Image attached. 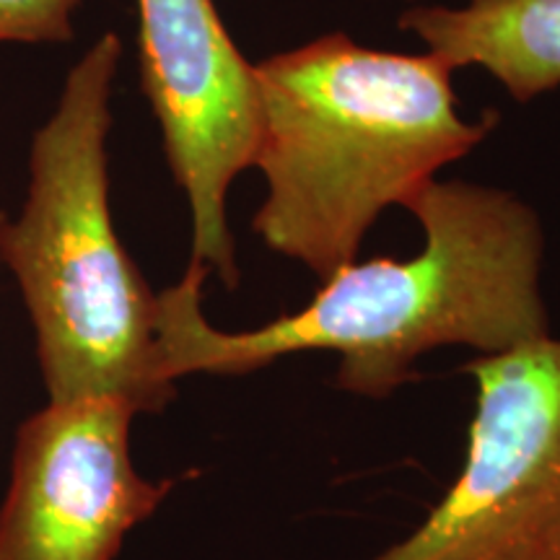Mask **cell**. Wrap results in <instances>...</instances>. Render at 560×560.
<instances>
[{
  "instance_id": "1",
  "label": "cell",
  "mask_w": 560,
  "mask_h": 560,
  "mask_svg": "<svg viewBox=\"0 0 560 560\" xmlns=\"http://www.w3.org/2000/svg\"><path fill=\"white\" fill-rule=\"evenodd\" d=\"M405 208L423 229L410 260H353L304 310L244 332L215 330L202 314L208 270L187 265L159 293L156 340L172 382L190 374L244 376L293 353H335V384L384 400L416 380V361L441 346L480 355L550 335L540 276L537 210L501 187L433 179Z\"/></svg>"
},
{
  "instance_id": "2",
  "label": "cell",
  "mask_w": 560,
  "mask_h": 560,
  "mask_svg": "<svg viewBox=\"0 0 560 560\" xmlns=\"http://www.w3.org/2000/svg\"><path fill=\"white\" fill-rule=\"evenodd\" d=\"M436 55L363 47L332 32L255 62L260 130L252 166L268 195L252 219L265 247L319 283L359 257L369 229L499 125L459 115Z\"/></svg>"
},
{
  "instance_id": "3",
  "label": "cell",
  "mask_w": 560,
  "mask_h": 560,
  "mask_svg": "<svg viewBox=\"0 0 560 560\" xmlns=\"http://www.w3.org/2000/svg\"><path fill=\"white\" fill-rule=\"evenodd\" d=\"M120 58V37L104 32L70 68L34 132L19 219L0 221V262L30 312L47 400L117 397L156 416L177 397L159 355V293L122 247L109 202Z\"/></svg>"
},
{
  "instance_id": "4",
  "label": "cell",
  "mask_w": 560,
  "mask_h": 560,
  "mask_svg": "<svg viewBox=\"0 0 560 560\" xmlns=\"http://www.w3.org/2000/svg\"><path fill=\"white\" fill-rule=\"evenodd\" d=\"M462 371L478 384L465 467L429 520L374 560H560V340Z\"/></svg>"
},
{
  "instance_id": "5",
  "label": "cell",
  "mask_w": 560,
  "mask_h": 560,
  "mask_svg": "<svg viewBox=\"0 0 560 560\" xmlns=\"http://www.w3.org/2000/svg\"><path fill=\"white\" fill-rule=\"evenodd\" d=\"M140 86L164 138L166 164L192 221V262L240 289L226 198L252 170L260 130L255 66L213 0H136Z\"/></svg>"
},
{
  "instance_id": "6",
  "label": "cell",
  "mask_w": 560,
  "mask_h": 560,
  "mask_svg": "<svg viewBox=\"0 0 560 560\" xmlns=\"http://www.w3.org/2000/svg\"><path fill=\"white\" fill-rule=\"evenodd\" d=\"M138 410L117 397L47 400L16 431L0 506V560H115L177 478L132 465Z\"/></svg>"
},
{
  "instance_id": "7",
  "label": "cell",
  "mask_w": 560,
  "mask_h": 560,
  "mask_svg": "<svg viewBox=\"0 0 560 560\" xmlns=\"http://www.w3.org/2000/svg\"><path fill=\"white\" fill-rule=\"evenodd\" d=\"M457 68L488 70L514 102L527 104L560 86V0H470L462 9L412 5L397 19Z\"/></svg>"
},
{
  "instance_id": "8",
  "label": "cell",
  "mask_w": 560,
  "mask_h": 560,
  "mask_svg": "<svg viewBox=\"0 0 560 560\" xmlns=\"http://www.w3.org/2000/svg\"><path fill=\"white\" fill-rule=\"evenodd\" d=\"M83 0H0V45H60L73 39Z\"/></svg>"
},
{
  "instance_id": "9",
  "label": "cell",
  "mask_w": 560,
  "mask_h": 560,
  "mask_svg": "<svg viewBox=\"0 0 560 560\" xmlns=\"http://www.w3.org/2000/svg\"><path fill=\"white\" fill-rule=\"evenodd\" d=\"M5 219V213H0V221H3Z\"/></svg>"
}]
</instances>
